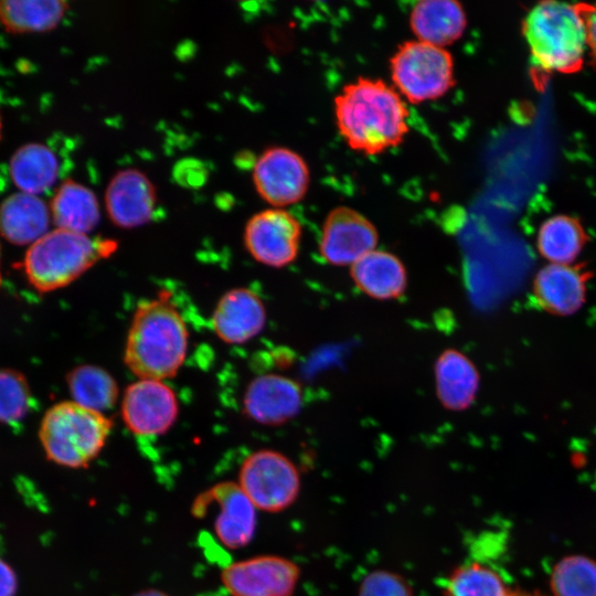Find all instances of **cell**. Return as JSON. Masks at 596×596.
<instances>
[{
    "mask_svg": "<svg viewBox=\"0 0 596 596\" xmlns=\"http://www.w3.org/2000/svg\"><path fill=\"white\" fill-rule=\"evenodd\" d=\"M333 109L340 136L352 150L366 156L397 147L409 131L405 99L380 78L360 76L344 85Z\"/></svg>",
    "mask_w": 596,
    "mask_h": 596,
    "instance_id": "6da1fadb",
    "label": "cell"
},
{
    "mask_svg": "<svg viewBox=\"0 0 596 596\" xmlns=\"http://www.w3.org/2000/svg\"><path fill=\"white\" fill-rule=\"evenodd\" d=\"M188 345L187 324L163 291L136 308L127 333L124 362L139 379L162 381L179 371Z\"/></svg>",
    "mask_w": 596,
    "mask_h": 596,
    "instance_id": "7a4b0ae2",
    "label": "cell"
},
{
    "mask_svg": "<svg viewBox=\"0 0 596 596\" xmlns=\"http://www.w3.org/2000/svg\"><path fill=\"white\" fill-rule=\"evenodd\" d=\"M522 33L532 62L542 72L570 74L581 70L587 50L581 4L539 2L525 15Z\"/></svg>",
    "mask_w": 596,
    "mask_h": 596,
    "instance_id": "3957f363",
    "label": "cell"
},
{
    "mask_svg": "<svg viewBox=\"0 0 596 596\" xmlns=\"http://www.w3.org/2000/svg\"><path fill=\"white\" fill-rule=\"evenodd\" d=\"M116 248L111 240L55 228L31 244L23 267L34 288L52 291L70 285Z\"/></svg>",
    "mask_w": 596,
    "mask_h": 596,
    "instance_id": "277c9868",
    "label": "cell"
},
{
    "mask_svg": "<svg viewBox=\"0 0 596 596\" xmlns=\"http://www.w3.org/2000/svg\"><path fill=\"white\" fill-rule=\"evenodd\" d=\"M114 423L77 403L61 402L45 413L40 440L49 460L72 468H86L104 449Z\"/></svg>",
    "mask_w": 596,
    "mask_h": 596,
    "instance_id": "5b68a950",
    "label": "cell"
},
{
    "mask_svg": "<svg viewBox=\"0 0 596 596\" xmlns=\"http://www.w3.org/2000/svg\"><path fill=\"white\" fill-rule=\"evenodd\" d=\"M390 73L394 88L411 104L438 99L456 84L450 52L417 40L398 45L390 58Z\"/></svg>",
    "mask_w": 596,
    "mask_h": 596,
    "instance_id": "8992f818",
    "label": "cell"
},
{
    "mask_svg": "<svg viewBox=\"0 0 596 596\" xmlns=\"http://www.w3.org/2000/svg\"><path fill=\"white\" fill-rule=\"evenodd\" d=\"M236 482L255 508L267 513L290 508L301 488L296 465L274 449H258L245 457Z\"/></svg>",
    "mask_w": 596,
    "mask_h": 596,
    "instance_id": "52a82bcc",
    "label": "cell"
},
{
    "mask_svg": "<svg viewBox=\"0 0 596 596\" xmlns=\"http://www.w3.org/2000/svg\"><path fill=\"white\" fill-rule=\"evenodd\" d=\"M300 568L290 558L262 554L227 564L220 574L230 596H292Z\"/></svg>",
    "mask_w": 596,
    "mask_h": 596,
    "instance_id": "ba28073f",
    "label": "cell"
},
{
    "mask_svg": "<svg viewBox=\"0 0 596 596\" xmlns=\"http://www.w3.org/2000/svg\"><path fill=\"white\" fill-rule=\"evenodd\" d=\"M302 226L285 209L269 207L252 215L244 227L243 242L259 264L283 268L299 254Z\"/></svg>",
    "mask_w": 596,
    "mask_h": 596,
    "instance_id": "9c48e42d",
    "label": "cell"
},
{
    "mask_svg": "<svg viewBox=\"0 0 596 596\" xmlns=\"http://www.w3.org/2000/svg\"><path fill=\"white\" fill-rule=\"evenodd\" d=\"M258 195L272 207L284 209L301 201L310 185L306 160L281 146L265 149L255 160L252 174Z\"/></svg>",
    "mask_w": 596,
    "mask_h": 596,
    "instance_id": "30bf717a",
    "label": "cell"
},
{
    "mask_svg": "<svg viewBox=\"0 0 596 596\" xmlns=\"http://www.w3.org/2000/svg\"><path fill=\"white\" fill-rule=\"evenodd\" d=\"M121 418L130 433L139 437L166 434L179 415L173 390L161 380L139 379L121 398Z\"/></svg>",
    "mask_w": 596,
    "mask_h": 596,
    "instance_id": "8fae6325",
    "label": "cell"
},
{
    "mask_svg": "<svg viewBox=\"0 0 596 596\" xmlns=\"http://www.w3.org/2000/svg\"><path fill=\"white\" fill-rule=\"evenodd\" d=\"M379 233L374 224L359 211L340 205L332 209L321 226L319 253L333 266H351L376 249Z\"/></svg>",
    "mask_w": 596,
    "mask_h": 596,
    "instance_id": "7c38bea8",
    "label": "cell"
},
{
    "mask_svg": "<svg viewBox=\"0 0 596 596\" xmlns=\"http://www.w3.org/2000/svg\"><path fill=\"white\" fill-rule=\"evenodd\" d=\"M106 213L119 228L131 230L150 222L157 206L151 180L140 170L127 168L110 179L104 195Z\"/></svg>",
    "mask_w": 596,
    "mask_h": 596,
    "instance_id": "4fadbf2b",
    "label": "cell"
},
{
    "mask_svg": "<svg viewBox=\"0 0 596 596\" xmlns=\"http://www.w3.org/2000/svg\"><path fill=\"white\" fill-rule=\"evenodd\" d=\"M301 385L280 374L253 379L243 395V412L255 423L278 426L297 416L302 407Z\"/></svg>",
    "mask_w": 596,
    "mask_h": 596,
    "instance_id": "5bb4252c",
    "label": "cell"
},
{
    "mask_svg": "<svg viewBox=\"0 0 596 596\" xmlns=\"http://www.w3.org/2000/svg\"><path fill=\"white\" fill-rule=\"evenodd\" d=\"M593 276L594 273L584 264H547L533 279L534 301L550 315L572 316L585 304L587 284Z\"/></svg>",
    "mask_w": 596,
    "mask_h": 596,
    "instance_id": "9a60e30c",
    "label": "cell"
},
{
    "mask_svg": "<svg viewBox=\"0 0 596 596\" xmlns=\"http://www.w3.org/2000/svg\"><path fill=\"white\" fill-rule=\"evenodd\" d=\"M217 505L213 530L219 542L227 550L247 546L257 528V509L237 482L222 481L201 493Z\"/></svg>",
    "mask_w": 596,
    "mask_h": 596,
    "instance_id": "2e32d148",
    "label": "cell"
},
{
    "mask_svg": "<svg viewBox=\"0 0 596 596\" xmlns=\"http://www.w3.org/2000/svg\"><path fill=\"white\" fill-rule=\"evenodd\" d=\"M266 308L253 290L240 287L226 291L217 301L212 328L225 343L242 344L257 337L266 323Z\"/></svg>",
    "mask_w": 596,
    "mask_h": 596,
    "instance_id": "e0dca14e",
    "label": "cell"
},
{
    "mask_svg": "<svg viewBox=\"0 0 596 596\" xmlns=\"http://www.w3.org/2000/svg\"><path fill=\"white\" fill-rule=\"evenodd\" d=\"M436 395L448 411L461 412L476 400L480 375L475 363L457 349H447L434 365Z\"/></svg>",
    "mask_w": 596,
    "mask_h": 596,
    "instance_id": "ac0fdd59",
    "label": "cell"
},
{
    "mask_svg": "<svg viewBox=\"0 0 596 596\" xmlns=\"http://www.w3.org/2000/svg\"><path fill=\"white\" fill-rule=\"evenodd\" d=\"M415 40L444 47L458 41L467 28V15L456 0H421L409 13Z\"/></svg>",
    "mask_w": 596,
    "mask_h": 596,
    "instance_id": "d6986e66",
    "label": "cell"
},
{
    "mask_svg": "<svg viewBox=\"0 0 596 596\" xmlns=\"http://www.w3.org/2000/svg\"><path fill=\"white\" fill-rule=\"evenodd\" d=\"M350 276L360 291L376 300L400 298L407 287V270L394 254L374 249L350 266Z\"/></svg>",
    "mask_w": 596,
    "mask_h": 596,
    "instance_id": "ffe728a7",
    "label": "cell"
},
{
    "mask_svg": "<svg viewBox=\"0 0 596 596\" xmlns=\"http://www.w3.org/2000/svg\"><path fill=\"white\" fill-rule=\"evenodd\" d=\"M50 207L39 195L12 193L0 204V234L15 245L33 244L49 232Z\"/></svg>",
    "mask_w": 596,
    "mask_h": 596,
    "instance_id": "44dd1931",
    "label": "cell"
},
{
    "mask_svg": "<svg viewBox=\"0 0 596 596\" xmlns=\"http://www.w3.org/2000/svg\"><path fill=\"white\" fill-rule=\"evenodd\" d=\"M49 207L56 228L75 233L88 235L100 220V206L95 192L72 179L58 185Z\"/></svg>",
    "mask_w": 596,
    "mask_h": 596,
    "instance_id": "7402d4cb",
    "label": "cell"
},
{
    "mask_svg": "<svg viewBox=\"0 0 596 596\" xmlns=\"http://www.w3.org/2000/svg\"><path fill=\"white\" fill-rule=\"evenodd\" d=\"M56 155L46 145L29 142L11 156L9 173L20 192L39 195L52 188L58 177Z\"/></svg>",
    "mask_w": 596,
    "mask_h": 596,
    "instance_id": "603a6c76",
    "label": "cell"
},
{
    "mask_svg": "<svg viewBox=\"0 0 596 596\" xmlns=\"http://www.w3.org/2000/svg\"><path fill=\"white\" fill-rule=\"evenodd\" d=\"M67 9L63 0H2L0 24L11 34L47 32L62 22Z\"/></svg>",
    "mask_w": 596,
    "mask_h": 596,
    "instance_id": "cb8c5ba5",
    "label": "cell"
},
{
    "mask_svg": "<svg viewBox=\"0 0 596 596\" xmlns=\"http://www.w3.org/2000/svg\"><path fill=\"white\" fill-rule=\"evenodd\" d=\"M588 241L584 226L574 216L557 214L546 219L536 235L540 255L550 264L571 265Z\"/></svg>",
    "mask_w": 596,
    "mask_h": 596,
    "instance_id": "d4e9b609",
    "label": "cell"
},
{
    "mask_svg": "<svg viewBox=\"0 0 596 596\" xmlns=\"http://www.w3.org/2000/svg\"><path fill=\"white\" fill-rule=\"evenodd\" d=\"M66 382L75 403L99 413L113 408L119 397L116 380L97 365L76 366L67 374Z\"/></svg>",
    "mask_w": 596,
    "mask_h": 596,
    "instance_id": "484cf974",
    "label": "cell"
},
{
    "mask_svg": "<svg viewBox=\"0 0 596 596\" xmlns=\"http://www.w3.org/2000/svg\"><path fill=\"white\" fill-rule=\"evenodd\" d=\"M446 596H512L502 576L479 561L457 566L445 583Z\"/></svg>",
    "mask_w": 596,
    "mask_h": 596,
    "instance_id": "4316f807",
    "label": "cell"
},
{
    "mask_svg": "<svg viewBox=\"0 0 596 596\" xmlns=\"http://www.w3.org/2000/svg\"><path fill=\"white\" fill-rule=\"evenodd\" d=\"M554 596H596V562L583 555L563 557L551 573Z\"/></svg>",
    "mask_w": 596,
    "mask_h": 596,
    "instance_id": "83f0119b",
    "label": "cell"
},
{
    "mask_svg": "<svg viewBox=\"0 0 596 596\" xmlns=\"http://www.w3.org/2000/svg\"><path fill=\"white\" fill-rule=\"evenodd\" d=\"M31 406V392L24 376L13 370H0V422L21 421Z\"/></svg>",
    "mask_w": 596,
    "mask_h": 596,
    "instance_id": "f1b7e54d",
    "label": "cell"
},
{
    "mask_svg": "<svg viewBox=\"0 0 596 596\" xmlns=\"http://www.w3.org/2000/svg\"><path fill=\"white\" fill-rule=\"evenodd\" d=\"M358 596H414L409 583L400 574L376 570L364 576Z\"/></svg>",
    "mask_w": 596,
    "mask_h": 596,
    "instance_id": "f546056e",
    "label": "cell"
},
{
    "mask_svg": "<svg viewBox=\"0 0 596 596\" xmlns=\"http://www.w3.org/2000/svg\"><path fill=\"white\" fill-rule=\"evenodd\" d=\"M174 175L182 185H199L205 180V170L196 160H184L175 167Z\"/></svg>",
    "mask_w": 596,
    "mask_h": 596,
    "instance_id": "4dcf8cb0",
    "label": "cell"
},
{
    "mask_svg": "<svg viewBox=\"0 0 596 596\" xmlns=\"http://www.w3.org/2000/svg\"><path fill=\"white\" fill-rule=\"evenodd\" d=\"M586 25L587 49L596 62V3L593 6L581 4Z\"/></svg>",
    "mask_w": 596,
    "mask_h": 596,
    "instance_id": "1f68e13d",
    "label": "cell"
},
{
    "mask_svg": "<svg viewBox=\"0 0 596 596\" xmlns=\"http://www.w3.org/2000/svg\"><path fill=\"white\" fill-rule=\"evenodd\" d=\"M18 579L13 568L0 557V596H14Z\"/></svg>",
    "mask_w": 596,
    "mask_h": 596,
    "instance_id": "d6a6232c",
    "label": "cell"
},
{
    "mask_svg": "<svg viewBox=\"0 0 596 596\" xmlns=\"http://www.w3.org/2000/svg\"><path fill=\"white\" fill-rule=\"evenodd\" d=\"M130 596H171V595L164 590L150 587V588L140 589Z\"/></svg>",
    "mask_w": 596,
    "mask_h": 596,
    "instance_id": "836d02e7",
    "label": "cell"
},
{
    "mask_svg": "<svg viewBox=\"0 0 596 596\" xmlns=\"http://www.w3.org/2000/svg\"><path fill=\"white\" fill-rule=\"evenodd\" d=\"M512 596H539L536 594L513 592Z\"/></svg>",
    "mask_w": 596,
    "mask_h": 596,
    "instance_id": "e575fe53",
    "label": "cell"
},
{
    "mask_svg": "<svg viewBox=\"0 0 596 596\" xmlns=\"http://www.w3.org/2000/svg\"><path fill=\"white\" fill-rule=\"evenodd\" d=\"M1 129H2V121H1V114H0V138H1Z\"/></svg>",
    "mask_w": 596,
    "mask_h": 596,
    "instance_id": "d590c367",
    "label": "cell"
},
{
    "mask_svg": "<svg viewBox=\"0 0 596 596\" xmlns=\"http://www.w3.org/2000/svg\"><path fill=\"white\" fill-rule=\"evenodd\" d=\"M0 281H1V275H0Z\"/></svg>",
    "mask_w": 596,
    "mask_h": 596,
    "instance_id": "8d00e7d4",
    "label": "cell"
}]
</instances>
